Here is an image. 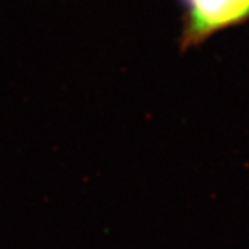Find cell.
I'll return each instance as SVG.
<instances>
[{"label": "cell", "instance_id": "6da1fadb", "mask_svg": "<svg viewBox=\"0 0 249 249\" xmlns=\"http://www.w3.org/2000/svg\"><path fill=\"white\" fill-rule=\"evenodd\" d=\"M183 31L180 49L188 50L229 28L249 22V0H180Z\"/></svg>", "mask_w": 249, "mask_h": 249}]
</instances>
